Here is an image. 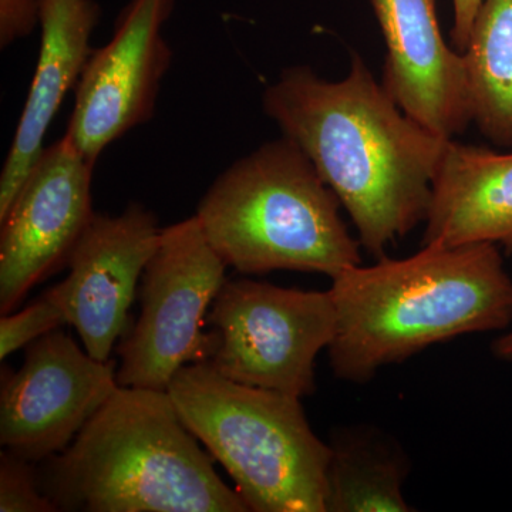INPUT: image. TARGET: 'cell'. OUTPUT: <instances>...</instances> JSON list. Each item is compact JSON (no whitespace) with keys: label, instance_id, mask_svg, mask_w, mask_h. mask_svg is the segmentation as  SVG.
<instances>
[{"label":"cell","instance_id":"1","mask_svg":"<svg viewBox=\"0 0 512 512\" xmlns=\"http://www.w3.org/2000/svg\"><path fill=\"white\" fill-rule=\"evenodd\" d=\"M262 104L335 192L370 255L387 256L390 245L426 221L450 138L404 113L362 57L353 56L336 82L308 66L289 67Z\"/></svg>","mask_w":512,"mask_h":512},{"label":"cell","instance_id":"2","mask_svg":"<svg viewBox=\"0 0 512 512\" xmlns=\"http://www.w3.org/2000/svg\"><path fill=\"white\" fill-rule=\"evenodd\" d=\"M329 291L336 309L330 365L348 383H367L380 367L436 343L512 322V279L500 247L488 242L383 256L340 272Z\"/></svg>","mask_w":512,"mask_h":512},{"label":"cell","instance_id":"3","mask_svg":"<svg viewBox=\"0 0 512 512\" xmlns=\"http://www.w3.org/2000/svg\"><path fill=\"white\" fill-rule=\"evenodd\" d=\"M39 483L59 511H249L167 390L117 387Z\"/></svg>","mask_w":512,"mask_h":512},{"label":"cell","instance_id":"4","mask_svg":"<svg viewBox=\"0 0 512 512\" xmlns=\"http://www.w3.org/2000/svg\"><path fill=\"white\" fill-rule=\"evenodd\" d=\"M339 198L298 144L282 134L235 161L198 204L202 232L245 275L318 272L335 278L362 264Z\"/></svg>","mask_w":512,"mask_h":512},{"label":"cell","instance_id":"5","mask_svg":"<svg viewBox=\"0 0 512 512\" xmlns=\"http://www.w3.org/2000/svg\"><path fill=\"white\" fill-rule=\"evenodd\" d=\"M167 392L249 511L326 512L330 447L302 399L229 380L205 360L181 367Z\"/></svg>","mask_w":512,"mask_h":512},{"label":"cell","instance_id":"6","mask_svg":"<svg viewBox=\"0 0 512 512\" xmlns=\"http://www.w3.org/2000/svg\"><path fill=\"white\" fill-rule=\"evenodd\" d=\"M205 362L234 382L303 399L316 390V357L336 333L330 291L225 281L208 315Z\"/></svg>","mask_w":512,"mask_h":512},{"label":"cell","instance_id":"7","mask_svg":"<svg viewBox=\"0 0 512 512\" xmlns=\"http://www.w3.org/2000/svg\"><path fill=\"white\" fill-rule=\"evenodd\" d=\"M227 268L195 215L161 231L141 276L140 315L117 349L120 386L167 390L181 367L207 360L202 325Z\"/></svg>","mask_w":512,"mask_h":512},{"label":"cell","instance_id":"8","mask_svg":"<svg viewBox=\"0 0 512 512\" xmlns=\"http://www.w3.org/2000/svg\"><path fill=\"white\" fill-rule=\"evenodd\" d=\"M116 360H97L60 329L30 343L18 372H3L0 443L47 461L70 446L116 392Z\"/></svg>","mask_w":512,"mask_h":512},{"label":"cell","instance_id":"9","mask_svg":"<svg viewBox=\"0 0 512 512\" xmlns=\"http://www.w3.org/2000/svg\"><path fill=\"white\" fill-rule=\"evenodd\" d=\"M175 0H130L106 46L93 49L76 86L66 136L90 163L153 119L173 52L163 28Z\"/></svg>","mask_w":512,"mask_h":512},{"label":"cell","instance_id":"10","mask_svg":"<svg viewBox=\"0 0 512 512\" xmlns=\"http://www.w3.org/2000/svg\"><path fill=\"white\" fill-rule=\"evenodd\" d=\"M90 163L64 134L45 147L0 220V312L8 315L30 289L62 266L93 220Z\"/></svg>","mask_w":512,"mask_h":512},{"label":"cell","instance_id":"11","mask_svg":"<svg viewBox=\"0 0 512 512\" xmlns=\"http://www.w3.org/2000/svg\"><path fill=\"white\" fill-rule=\"evenodd\" d=\"M153 212L131 202L120 215L94 214L69 261V275L55 288L83 348L109 360L126 335L138 281L160 242Z\"/></svg>","mask_w":512,"mask_h":512},{"label":"cell","instance_id":"12","mask_svg":"<svg viewBox=\"0 0 512 512\" xmlns=\"http://www.w3.org/2000/svg\"><path fill=\"white\" fill-rule=\"evenodd\" d=\"M386 45L383 86L404 113L441 137L471 123L466 60L441 35L437 0H370Z\"/></svg>","mask_w":512,"mask_h":512},{"label":"cell","instance_id":"13","mask_svg":"<svg viewBox=\"0 0 512 512\" xmlns=\"http://www.w3.org/2000/svg\"><path fill=\"white\" fill-rule=\"evenodd\" d=\"M100 16L96 0H40L39 57L0 175V220L8 214L37 158L45 150L43 141L64 97L82 77L93 52L90 39Z\"/></svg>","mask_w":512,"mask_h":512},{"label":"cell","instance_id":"14","mask_svg":"<svg viewBox=\"0 0 512 512\" xmlns=\"http://www.w3.org/2000/svg\"><path fill=\"white\" fill-rule=\"evenodd\" d=\"M423 245L495 244L512 254V150L447 141L434 175Z\"/></svg>","mask_w":512,"mask_h":512},{"label":"cell","instance_id":"15","mask_svg":"<svg viewBox=\"0 0 512 512\" xmlns=\"http://www.w3.org/2000/svg\"><path fill=\"white\" fill-rule=\"evenodd\" d=\"M326 512H409V463L396 441L372 427L336 430L329 443Z\"/></svg>","mask_w":512,"mask_h":512},{"label":"cell","instance_id":"16","mask_svg":"<svg viewBox=\"0 0 512 512\" xmlns=\"http://www.w3.org/2000/svg\"><path fill=\"white\" fill-rule=\"evenodd\" d=\"M463 56L471 123L512 150V0H484Z\"/></svg>","mask_w":512,"mask_h":512},{"label":"cell","instance_id":"17","mask_svg":"<svg viewBox=\"0 0 512 512\" xmlns=\"http://www.w3.org/2000/svg\"><path fill=\"white\" fill-rule=\"evenodd\" d=\"M69 325L66 309L55 286L36 302L16 313L2 315L0 319V359L30 343L42 338L53 330Z\"/></svg>","mask_w":512,"mask_h":512},{"label":"cell","instance_id":"18","mask_svg":"<svg viewBox=\"0 0 512 512\" xmlns=\"http://www.w3.org/2000/svg\"><path fill=\"white\" fill-rule=\"evenodd\" d=\"M0 511H59L55 503L43 493L32 463L8 450L0 454Z\"/></svg>","mask_w":512,"mask_h":512},{"label":"cell","instance_id":"19","mask_svg":"<svg viewBox=\"0 0 512 512\" xmlns=\"http://www.w3.org/2000/svg\"><path fill=\"white\" fill-rule=\"evenodd\" d=\"M40 0H0V47L6 49L39 25Z\"/></svg>","mask_w":512,"mask_h":512},{"label":"cell","instance_id":"20","mask_svg":"<svg viewBox=\"0 0 512 512\" xmlns=\"http://www.w3.org/2000/svg\"><path fill=\"white\" fill-rule=\"evenodd\" d=\"M484 0H453L454 25L451 30L454 47L463 53Z\"/></svg>","mask_w":512,"mask_h":512},{"label":"cell","instance_id":"21","mask_svg":"<svg viewBox=\"0 0 512 512\" xmlns=\"http://www.w3.org/2000/svg\"><path fill=\"white\" fill-rule=\"evenodd\" d=\"M491 350H493L494 356L497 359L512 362V332L494 340Z\"/></svg>","mask_w":512,"mask_h":512}]
</instances>
